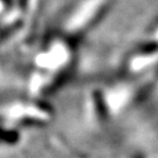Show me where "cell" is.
<instances>
[{"label":"cell","mask_w":158,"mask_h":158,"mask_svg":"<svg viewBox=\"0 0 158 158\" xmlns=\"http://www.w3.org/2000/svg\"><path fill=\"white\" fill-rule=\"evenodd\" d=\"M77 45L59 33L53 34L33 57L35 70L72 76L76 63Z\"/></svg>","instance_id":"3957f363"},{"label":"cell","mask_w":158,"mask_h":158,"mask_svg":"<svg viewBox=\"0 0 158 158\" xmlns=\"http://www.w3.org/2000/svg\"><path fill=\"white\" fill-rule=\"evenodd\" d=\"M31 1L32 0H13L14 7H17V8L26 12V13H27V10H28L29 5H31Z\"/></svg>","instance_id":"9c48e42d"},{"label":"cell","mask_w":158,"mask_h":158,"mask_svg":"<svg viewBox=\"0 0 158 158\" xmlns=\"http://www.w3.org/2000/svg\"><path fill=\"white\" fill-rule=\"evenodd\" d=\"M123 72L128 77L149 76L158 72V44L153 40L142 42L127 55Z\"/></svg>","instance_id":"5b68a950"},{"label":"cell","mask_w":158,"mask_h":158,"mask_svg":"<svg viewBox=\"0 0 158 158\" xmlns=\"http://www.w3.org/2000/svg\"><path fill=\"white\" fill-rule=\"evenodd\" d=\"M158 81L155 75L128 77L114 83L104 90L106 100L113 116L127 113L130 109L147 101L157 87Z\"/></svg>","instance_id":"7a4b0ae2"},{"label":"cell","mask_w":158,"mask_h":158,"mask_svg":"<svg viewBox=\"0 0 158 158\" xmlns=\"http://www.w3.org/2000/svg\"><path fill=\"white\" fill-rule=\"evenodd\" d=\"M85 107L88 122L94 128H97V129L107 128L113 115L108 107L103 89L101 88L91 89L85 96Z\"/></svg>","instance_id":"8992f818"},{"label":"cell","mask_w":158,"mask_h":158,"mask_svg":"<svg viewBox=\"0 0 158 158\" xmlns=\"http://www.w3.org/2000/svg\"><path fill=\"white\" fill-rule=\"evenodd\" d=\"M21 141V134L18 128H6L0 125V145L15 147Z\"/></svg>","instance_id":"52a82bcc"},{"label":"cell","mask_w":158,"mask_h":158,"mask_svg":"<svg viewBox=\"0 0 158 158\" xmlns=\"http://www.w3.org/2000/svg\"><path fill=\"white\" fill-rule=\"evenodd\" d=\"M10 117L20 127H45L54 118V109L42 98L32 97L12 104Z\"/></svg>","instance_id":"277c9868"},{"label":"cell","mask_w":158,"mask_h":158,"mask_svg":"<svg viewBox=\"0 0 158 158\" xmlns=\"http://www.w3.org/2000/svg\"><path fill=\"white\" fill-rule=\"evenodd\" d=\"M155 76H156V79H157V81H158V72L156 74H155Z\"/></svg>","instance_id":"30bf717a"},{"label":"cell","mask_w":158,"mask_h":158,"mask_svg":"<svg viewBox=\"0 0 158 158\" xmlns=\"http://www.w3.org/2000/svg\"><path fill=\"white\" fill-rule=\"evenodd\" d=\"M122 158H145V155L142 152L141 150L137 149H130L124 153Z\"/></svg>","instance_id":"ba28073f"},{"label":"cell","mask_w":158,"mask_h":158,"mask_svg":"<svg viewBox=\"0 0 158 158\" xmlns=\"http://www.w3.org/2000/svg\"><path fill=\"white\" fill-rule=\"evenodd\" d=\"M115 2L116 0H76L63 15L57 33L79 46L104 20Z\"/></svg>","instance_id":"6da1fadb"}]
</instances>
